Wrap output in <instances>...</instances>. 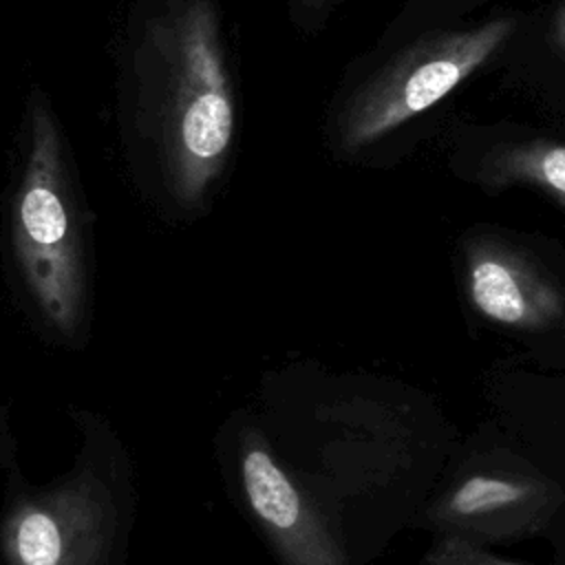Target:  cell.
<instances>
[{"label":"cell","instance_id":"obj_1","mask_svg":"<svg viewBox=\"0 0 565 565\" xmlns=\"http://www.w3.org/2000/svg\"><path fill=\"white\" fill-rule=\"evenodd\" d=\"M124 163L163 214L205 205L236 126L214 0H130L115 57Z\"/></svg>","mask_w":565,"mask_h":565},{"label":"cell","instance_id":"obj_2","mask_svg":"<svg viewBox=\"0 0 565 565\" xmlns=\"http://www.w3.org/2000/svg\"><path fill=\"white\" fill-rule=\"evenodd\" d=\"M4 271L18 298L53 331L88 318L95 282L93 214L75 152L40 84H31L4 196Z\"/></svg>","mask_w":565,"mask_h":565},{"label":"cell","instance_id":"obj_3","mask_svg":"<svg viewBox=\"0 0 565 565\" xmlns=\"http://www.w3.org/2000/svg\"><path fill=\"white\" fill-rule=\"evenodd\" d=\"M512 29V20L499 18L411 46L353 99L342 124V146L364 148L444 99L510 38Z\"/></svg>","mask_w":565,"mask_h":565},{"label":"cell","instance_id":"obj_4","mask_svg":"<svg viewBox=\"0 0 565 565\" xmlns=\"http://www.w3.org/2000/svg\"><path fill=\"white\" fill-rule=\"evenodd\" d=\"M243 486L254 516L287 565H347L309 497L258 441L243 455Z\"/></svg>","mask_w":565,"mask_h":565},{"label":"cell","instance_id":"obj_5","mask_svg":"<svg viewBox=\"0 0 565 565\" xmlns=\"http://www.w3.org/2000/svg\"><path fill=\"white\" fill-rule=\"evenodd\" d=\"M468 291L486 318L516 329H543L565 313L556 282L530 258L479 241L468 249Z\"/></svg>","mask_w":565,"mask_h":565},{"label":"cell","instance_id":"obj_6","mask_svg":"<svg viewBox=\"0 0 565 565\" xmlns=\"http://www.w3.org/2000/svg\"><path fill=\"white\" fill-rule=\"evenodd\" d=\"M547 494L539 481L519 475H470L437 505L435 516L448 525L479 532H519L539 521Z\"/></svg>","mask_w":565,"mask_h":565},{"label":"cell","instance_id":"obj_7","mask_svg":"<svg viewBox=\"0 0 565 565\" xmlns=\"http://www.w3.org/2000/svg\"><path fill=\"white\" fill-rule=\"evenodd\" d=\"M497 183L534 185L565 207V146L552 141H527L510 146L490 163Z\"/></svg>","mask_w":565,"mask_h":565},{"label":"cell","instance_id":"obj_8","mask_svg":"<svg viewBox=\"0 0 565 565\" xmlns=\"http://www.w3.org/2000/svg\"><path fill=\"white\" fill-rule=\"evenodd\" d=\"M18 554L24 565H57L62 554L60 530L44 512H31L18 527Z\"/></svg>","mask_w":565,"mask_h":565},{"label":"cell","instance_id":"obj_9","mask_svg":"<svg viewBox=\"0 0 565 565\" xmlns=\"http://www.w3.org/2000/svg\"><path fill=\"white\" fill-rule=\"evenodd\" d=\"M428 565H521V563L501 561L479 550L477 545L463 541L461 536H450L430 552Z\"/></svg>","mask_w":565,"mask_h":565},{"label":"cell","instance_id":"obj_10","mask_svg":"<svg viewBox=\"0 0 565 565\" xmlns=\"http://www.w3.org/2000/svg\"><path fill=\"white\" fill-rule=\"evenodd\" d=\"M554 35H556V42H558L561 51L565 53V4L556 11V18H554Z\"/></svg>","mask_w":565,"mask_h":565},{"label":"cell","instance_id":"obj_11","mask_svg":"<svg viewBox=\"0 0 565 565\" xmlns=\"http://www.w3.org/2000/svg\"><path fill=\"white\" fill-rule=\"evenodd\" d=\"M309 7H318V4H322L324 0H305Z\"/></svg>","mask_w":565,"mask_h":565}]
</instances>
